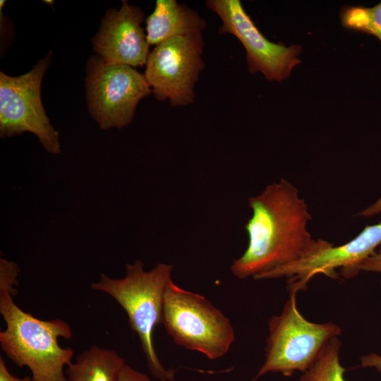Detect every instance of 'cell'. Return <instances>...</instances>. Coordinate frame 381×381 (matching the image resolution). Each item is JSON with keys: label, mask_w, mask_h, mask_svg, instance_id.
Returning a JSON list of instances; mask_svg holds the SVG:
<instances>
[{"label": "cell", "mask_w": 381, "mask_h": 381, "mask_svg": "<svg viewBox=\"0 0 381 381\" xmlns=\"http://www.w3.org/2000/svg\"><path fill=\"white\" fill-rule=\"evenodd\" d=\"M202 32L175 37L150 52L144 76L157 99L173 107L194 102L195 87L205 68Z\"/></svg>", "instance_id": "obj_8"}, {"label": "cell", "mask_w": 381, "mask_h": 381, "mask_svg": "<svg viewBox=\"0 0 381 381\" xmlns=\"http://www.w3.org/2000/svg\"><path fill=\"white\" fill-rule=\"evenodd\" d=\"M380 286H381V280H380Z\"/></svg>", "instance_id": "obj_22"}, {"label": "cell", "mask_w": 381, "mask_h": 381, "mask_svg": "<svg viewBox=\"0 0 381 381\" xmlns=\"http://www.w3.org/2000/svg\"><path fill=\"white\" fill-rule=\"evenodd\" d=\"M119 381H151L149 377L129 365L125 364L122 368Z\"/></svg>", "instance_id": "obj_17"}, {"label": "cell", "mask_w": 381, "mask_h": 381, "mask_svg": "<svg viewBox=\"0 0 381 381\" xmlns=\"http://www.w3.org/2000/svg\"><path fill=\"white\" fill-rule=\"evenodd\" d=\"M162 324L176 344L211 360L224 356L235 340L234 327L219 309L172 280L164 292Z\"/></svg>", "instance_id": "obj_4"}, {"label": "cell", "mask_w": 381, "mask_h": 381, "mask_svg": "<svg viewBox=\"0 0 381 381\" xmlns=\"http://www.w3.org/2000/svg\"><path fill=\"white\" fill-rule=\"evenodd\" d=\"M85 86L89 111L104 130L130 124L139 102L152 92L144 75L133 67L95 56L87 62Z\"/></svg>", "instance_id": "obj_6"}, {"label": "cell", "mask_w": 381, "mask_h": 381, "mask_svg": "<svg viewBox=\"0 0 381 381\" xmlns=\"http://www.w3.org/2000/svg\"><path fill=\"white\" fill-rule=\"evenodd\" d=\"M381 214V197L373 204L357 213L356 216L370 217Z\"/></svg>", "instance_id": "obj_21"}, {"label": "cell", "mask_w": 381, "mask_h": 381, "mask_svg": "<svg viewBox=\"0 0 381 381\" xmlns=\"http://www.w3.org/2000/svg\"><path fill=\"white\" fill-rule=\"evenodd\" d=\"M381 246V222L368 225L347 243L334 245L310 258L291 263L257 276L255 280L285 277L289 293L303 290L315 276L324 274L339 278L338 269L346 279L357 276L363 262Z\"/></svg>", "instance_id": "obj_10"}, {"label": "cell", "mask_w": 381, "mask_h": 381, "mask_svg": "<svg viewBox=\"0 0 381 381\" xmlns=\"http://www.w3.org/2000/svg\"><path fill=\"white\" fill-rule=\"evenodd\" d=\"M124 359L114 350L93 345L66 368L68 381H119Z\"/></svg>", "instance_id": "obj_13"}, {"label": "cell", "mask_w": 381, "mask_h": 381, "mask_svg": "<svg viewBox=\"0 0 381 381\" xmlns=\"http://www.w3.org/2000/svg\"><path fill=\"white\" fill-rule=\"evenodd\" d=\"M341 346L339 337L330 339L298 381H346L339 360Z\"/></svg>", "instance_id": "obj_14"}, {"label": "cell", "mask_w": 381, "mask_h": 381, "mask_svg": "<svg viewBox=\"0 0 381 381\" xmlns=\"http://www.w3.org/2000/svg\"><path fill=\"white\" fill-rule=\"evenodd\" d=\"M296 296L289 293L282 313L268 321L265 361L252 381L268 373L289 377L296 371L305 372L326 344L341 334L340 327L332 322L306 320L297 308Z\"/></svg>", "instance_id": "obj_5"}, {"label": "cell", "mask_w": 381, "mask_h": 381, "mask_svg": "<svg viewBox=\"0 0 381 381\" xmlns=\"http://www.w3.org/2000/svg\"><path fill=\"white\" fill-rule=\"evenodd\" d=\"M361 271L381 273V249L376 250L363 262Z\"/></svg>", "instance_id": "obj_18"}, {"label": "cell", "mask_w": 381, "mask_h": 381, "mask_svg": "<svg viewBox=\"0 0 381 381\" xmlns=\"http://www.w3.org/2000/svg\"><path fill=\"white\" fill-rule=\"evenodd\" d=\"M340 16L344 27L373 35L381 41V2L373 7L344 8Z\"/></svg>", "instance_id": "obj_15"}, {"label": "cell", "mask_w": 381, "mask_h": 381, "mask_svg": "<svg viewBox=\"0 0 381 381\" xmlns=\"http://www.w3.org/2000/svg\"><path fill=\"white\" fill-rule=\"evenodd\" d=\"M50 52L28 73L16 77L0 73V135L30 132L47 152H61L59 132L50 123L40 97L41 84L51 61Z\"/></svg>", "instance_id": "obj_7"}, {"label": "cell", "mask_w": 381, "mask_h": 381, "mask_svg": "<svg viewBox=\"0 0 381 381\" xmlns=\"http://www.w3.org/2000/svg\"><path fill=\"white\" fill-rule=\"evenodd\" d=\"M145 22L150 45L175 37L202 32L207 26L197 11L176 0H157L154 11Z\"/></svg>", "instance_id": "obj_12"}, {"label": "cell", "mask_w": 381, "mask_h": 381, "mask_svg": "<svg viewBox=\"0 0 381 381\" xmlns=\"http://www.w3.org/2000/svg\"><path fill=\"white\" fill-rule=\"evenodd\" d=\"M206 7L222 21L220 34L235 36L246 52L250 73L260 72L268 81L282 82L301 63V47L268 40L246 12L240 0H207Z\"/></svg>", "instance_id": "obj_9"}, {"label": "cell", "mask_w": 381, "mask_h": 381, "mask_svg": "<svg viewBox=\"0 0 381 381\" xmlns=\"http://www.w3.org/2000/svg\"><path fill=\"white\" fill-rule=\"evenodd\" d=\"M143 20V11L126 1L119 10L108 9L92 39L94 50L108 64L145 65L150 44L141 27Z\"/></svg>", "instance_id": "obj_11"}, {"label": "cell", "mask_w": 381, "mask_h": 381, "mask_svg": "<svg viewBox=\"0 0 381 381\" xmlns=\"http://www.w3.org/2000/svg\"><path fill=\"white\" fill-rule=\"evenodd\" d=\"M140 260L126 265V276L112 279L102 274L91 288L111 296L126 311L131 329L140 339L148 368L160 381H174L176 370L165 368L155 351L152 334L162 324L164 292L174 265L158 263L145 271Z\"/></svg>", "instance_id": "obj_3"}, {"label": "cell", "mask_w": 381, "mask_h": 381, "mask_svg": "<svg viewBox=\"0 0 381 381\" xmlns=\"http://www.w3.org/2000/svg\"><path fill=\"white\" fill-rule=\"evenodd\" d=\"M0 381H34L32 377L25 376L20 378L11 375L3 358L0 357Z\"/></svg>", "instance_id": "obj_20"}, {"label": "cell", "mask_w": 381, "mask_h": 381, "mask_svg": "<svg viewBox=\"0 0 381 381\" xmlns=\"http://www.w3.org/2000/svg\"><path fill=\"white\" fill-rule=\"evenodd\" d=\"M20 272L18 265L4 258L0 259V290L6 291L13 296L16 294L17 277Z\"/></svg>", "instance_id": "obj_16"}, {"label": "cell", "mask_w": 381, "mask_h": 381, "mask_svg": "<svg viewBox=\"0 0 381 381\" xmlns=\"http://www.w3.org/2000/svg\"><path fill=\"white\" fill-rule=\"evenodd\" d=\"M0 313L6 327L0 332L3 351L18 367H28L34 381H68L64 367L72 363L71 348H62L58 339H70V325L59 319L42 320L23 311L13 295L0 290Z\"/></svg>", "instance_id": "obj_2"}, {"label": "cell", "mask_w": 381, "mask_h": 381, "mask_svg": "<svg viewBox=\"0 0 381 381\" xmlns=\"http://www.w3.org/2000/svg\"><path fill=\"white\" fill-rule=\"evenodd\" d=\"M361 365L363 368H374L381 373V356L375 353L363 356L360 358Z\"/></svg>", "instance_id": "obj_19"}, {"label": "cell", "mask_w": 381, "mask_h": 381, "mask_svg": "<svg viewBox=\"0 0 381 381\" xmlns=\"http://www.w3.org/2000/svg\"><path fill=\"white\" fill-rule=\"evenodd\" d=\"M252 216L245 229L248 245L233 260V275L245 279L313 256L333 244L314 239L307 229L311 219L308 205L298 190L281 179L248 199Z\"/></svg>", "instance_id": "obj_1"}]
</instances>
